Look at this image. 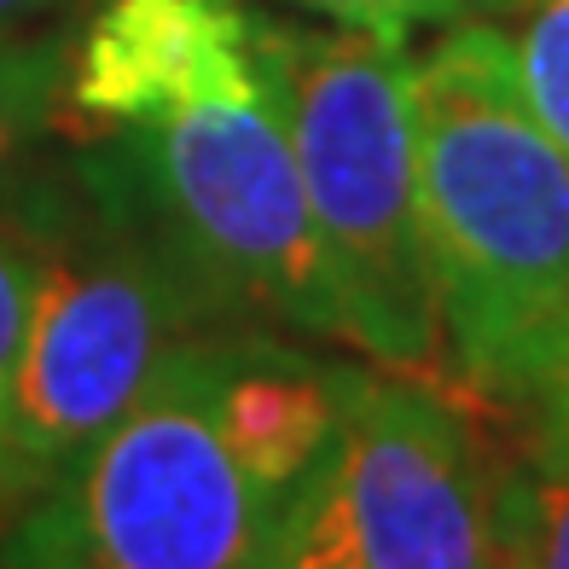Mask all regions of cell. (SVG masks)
<instances>
[{"label": "cell", "instance_id": "cell-1", "mask_svg": "<svg viewBox=\"0 0 569 569\" xmlns=\"http://www.w3.org/2000/svg\"><path fill=\"white\" fill-rule=\"evenodd\" d=\"M442 390L517 425L569 383V158L517 88L511 41L459 18L412 64Z\"/></svg>", "mask_w": 569, "mask_h": 569}, {"label": "cell", "instance_id": "cell-2", "mask_svg": "<svg viewBox=\"0 0 569 569\" xmlns=\"http://www.w3.org/2000/svg\"><path fill=\"white\" fill-rule=\"evenodd\" d=\"M262 59L297 146L338 291V338L383 372L442 383V315L425 244L407 47L360 30L262 23Z\"/></svg>", "mask_w": 569, "mask_h": 569}, {"label": "cell", "instance_id": "cell-3", "mask_svg": "<svg viewBox=\"0 0 569 569\" xmlns=\"http://www.w3.org/2000/svg\"><path fill=\"white\" fill-rule=\"evenodd\" d=\"M23 221L41 244V284L12 383L7 506L88 448L192 331L221 326L163 232L146 221L117 151L88 163L70 192H30Z\"/></svg>", "mask_w": 569, "mask_h": 569}, {"label": "cell", "instance_id": "cell-4", "mask_svg": "<svg viewBox=\"0 0 569 569\" xmlns=\"http://www.w3.org/2000/svg\"><path fill=\"white\" fill-rule=\"evenodd\" d=\"M284 495L221 419L203 331L18 500L0 569H268Z\"/></svg>", "mask_w": 569, "mask_h": 569}, {"label": "cell", "instance_id": "cell-5", "mask_svg": "<svg viewBox=\"0 0 569 569\" xmlns=\"http://www.w3.org/2000/svg\"><path fill=\"white\" fill-rule=\"evenodd\" d=\"M111 140L146 221L221 326L273 320L338 338V291L273 76Z\"/></svg>", "mask_w": 569, "mask_h": 569}, {"label": "cell", "instance_id": "cell-6", "mask_svg": "<svg viewBox=\"0 0 569 569\" xmlns=\"http://www.w3.org/2000/svg\"><path fill=\"white\" fill-rule=\"evenodd\" d=\"M495 436L442 383L338 367V425L268 569H495Z\"/></svg>", "mask_w": 569, "mask_h": 569}, {"label": "cell", "instance_id": "cell-7", "mask_svg": "<svg viewBox=\"0 0 569 569\" xmlns=\"http://www.w3.org/2000/svg\"><path fill=\"white\" fill-rule=\"evenodd\" d=\"M262 76V18L239 0H99L88 30L70 36L59 122L82 140H111L244 93Z\"/></svg>", "mask_w": 569, "mask_h": 569}, {"label": "cell", "instance_id": "cell-8", "mask_svg": "<svg viewBox=\"0 0 569 569\" xmlns=\"http://www.w3.org/2000/svg\"><path fill=\"white\" fill-rule=\"evenodd\" d=\"M495 448V569H569V419H523Z\"/></svg>", "mask_w": 569, "mask_h": 569}, {"label": "cell", "instance_id": "cell-9", "mask_svg": "<svg viewBox=\"0 0 569 569\" xmlns=\"http://www.w3.org/2000/svg\"><path fill=\"white\" fill-rule=\"evenodd\" d=\"M70 36L59 23L0 30V174L30 151L47 128H59Z\"/></svg>", "mask_w": 569, "mask_h": 569}, {"label": "cell", "instance_id": "cell-10", "mask_svg": "<svg viewBox=\"0 0 569 569\" xmlns=\"http://www.w3.org/2000/svg\"><path fill=\"white\" fill-rule=\"evenodd\" d=\"M506 41H511L517 88H523L535 122L569 158V0H529Z\"/></svg>", "mask_w": 569, "mask_h": 569}, {"label": "cell", "instance_id": "cell-11", "mask_svg": "<svg viewBox=\"0 0 569 569\" xmlns=\"http://www.w3.org/2000/svg\"><path fill=\"white\" fill-rule=\"evenodd\" d=\"M36 284H41V244H36V227L23 221V203H12V210H0V482H7L12 383H18L23 338H30Z\"/></svg>", "mask_w": 569, "mask_h": 569}, {"label": "cell", "instance_id": "cell-12", "mask_svg": "<svg viewBox=\"0 0 569 569\" xmlns=\"http://www.w3.org/2000/svg\"><path fill=\"white\" fill-rule=\"evenodd\" d=\"M297 7L343 23V30L396 41V47H407L412 30H448V23L471 18L465 0H297Z\"/></svg>", "mask_w": 569, "mask_h": 569}, {"label": "cell", "instance_id": "cell-13", "mask_svg": "<svg viewBox=\"0 0 569 569\" xmlns=\"http://www.w3.org/2000/svg\"><path fill=\"white\" fill-rule=\"evenodd\" d=\"M88 0H0V30H30V23H59L64 12Z\"/></svg>", "mask_w": 569, "mask_h": 569}, {"label": "cell", "instance_id": "cell-14", "mask_svg": "<svg viewBox=\"0 0 569 569\" xmlns=\"http://www.w3.org/2000/svg\"><path fill=\"white\" fill-rule=\"evenodd\" d=\"M465 7H471L477 18H506V12H523L529 0H465Z\"/></svg>", "mask_w": 569, "mask_h": 569}, {"label": "cell", "instance_id": "cell-15", "mask_svg": "<svg viewBox=\"0 0 569 569\" xmlns=\"http://www.w3.org/2000/svg\"><path fill=\"white\" fill-rule=\"evenodd\" d=\"M529 419H569V383H563V390H558L552 401H540V407L529 412ZM517 425H523V419H517Z\"/></svg>", "mask_w": 569, "mask_h": 569}]
</instances>
